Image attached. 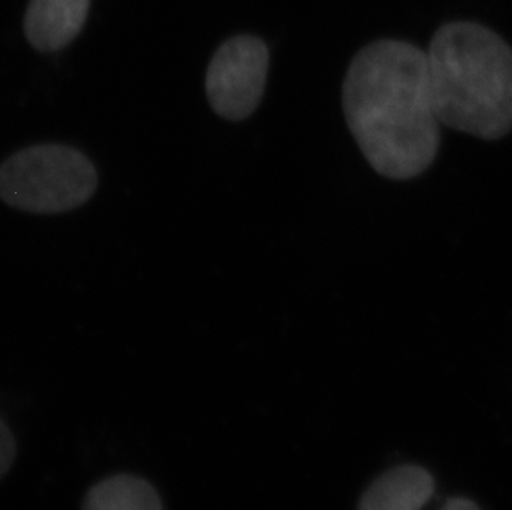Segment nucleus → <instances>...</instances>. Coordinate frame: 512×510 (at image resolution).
<instances>
[{
  "label": "nucleus",
  "mask_w": 512,
  "mask_h": 510,
  "mask_svg": "<svg viewBox=\"0 0 512 510\" xmlns=\"http://www.w3.org/2000/svg\"><path fill=\"white\" fill-rule=\"evenodd\" d=\"M342 93L353 140L378 174L405 181L430 168L441 123L426 52L403 40L373 42L353 57Z\"/></svg>",
  "instance_id": "nucleus-1"
},
{
  "label": "nucleus",
  "mask_w": 512,
  "mask_h": 510,
  "mask_svg": "<svg viewBox=\"0 0 512 510\" xmlns=\"http://www.w3.org/2000/svg\"><path fill=\"white\" fill-rule=\"evenodd\" d=\"M428 75L441 125L494 141L512 130V49L493 30L451 22L430 42Z\"/></svg>",
  "instance_id": "nucleus-2"
},
{
  "label": "nucleus",
  "mask_w": 512,
  "mask_h": 510,
  "mask_svg": "<svg viewBox=\"0 0 512 510\" xmlns=\"http://www.w3.org/2000/svg\"><path fill=\"white\" fill-rule=\"evenodd\" d=\"M97 186L92 161L70 146H30L0 166V198L20 211H72L90 201Z\"/></svg>",
  "instance_id": "nucleus-3"
},
{
  "label": "nucleus",
  "mask_w": 512,
  "mask_h": 510,
  "mask_svg": "<svg viewBox=\"0 0 512 510\" xmlns=\"http://www.w3.org/2000/svg\"><path fill=\"white\" fill-rule=\"evenodd\" d=\"M269 50L252 35L229 39L214 53L206 73L208 102L221 118L246 120L261 103L266 88Z\"/></svg>",
  "instance_id": "nucleus-4"
},
{
  "label": "nucleus",
  "mask_w": 512,
  "mask_h": 510,
  "mask_svg": "<svg viewBox=\"0 0 512 510\" xmlns=\"http://www.w3.org/2000/svg\"><path fill=\"white\" fill-rule=\"evenodd\" d=\"M88 9L90 0H30L25 35L39 52H58L82 32Z\"/></svg>",
  "instance_id": "nucleus-5"
},
{
  "label": "nucleus",
  "mask_w": 512,
  "mask_h": 510,
  "mask_svg": "<svg viewBox=\"0 0 512 510\" xmlns=\"http://www.w3.org/2000/svg\"><path fill=\"white\" fill-rule=\"evenodd\" d=\"M435 494V481L420 466L395 467L363 494L358 510H421Z\"/></svg>",
  "instance_id": "nucleus-6"
},
{
  "label": "nucleus",
  "mask_w": 512,
  "mask_h": 510,
  "mask_svg": "<svg viewBox=\"0 0 512 510\" xmlns=\"http://www.w3.org/2000/svg\"><path fill=\"white\" fill-rule=\"evenodd\" d=\"M82 510H163V506L150 482L121 474L92 487Z\"/></svg>",
  "instance_id": "nucleus-7"
},
{
  "label": "nucleus",
  "mask_w": 512,
  "mask_h": 510,
  "mask_svg": "<svg viewBox=\"0 0 512 510\" xmlns=\"http://www.w3.org/2000/svg\"><path fill=\"white\" fill-rule=\"evenodd\" d=\"M15 458L14 436L7 428V424L0 419V477L9 471Z\"/></svg>",
  "instance_id": "nucleus-8"
},
{
  "label": "nucleus",
  "mask_w": 512,
  "mask_h": 510,
  "mask_svg": "<svg viewBox=\"0 0 512 510\" xmlns=\"http://www.w3.org/2000/svg\"><path fill=\"white\" fill-rule=\"evenodd\" d=\"M441 510H481L474 502L463 499V497H455L446 502L445 507Z\"/></svg>",
  "instance_id": "nucleus-9"
}]
</instances>
